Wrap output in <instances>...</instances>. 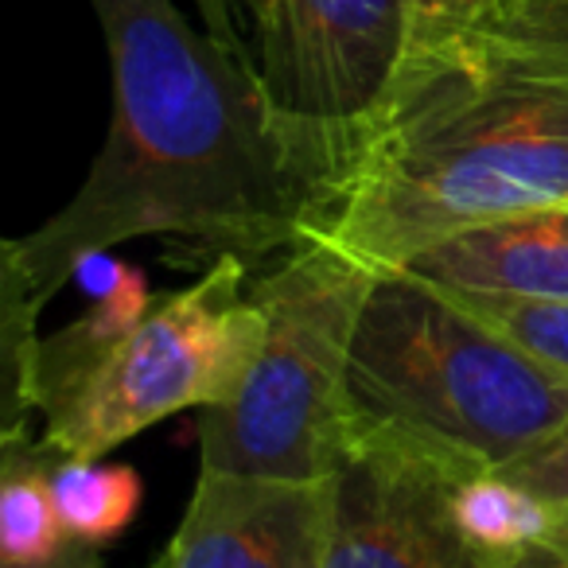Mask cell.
<instances>
[{
  "instance_id": "obj_6",
  "label": "cell",
  "mask_w": 568,
  "mask_h": 568,
  "mask_svg": "<svg viewBox=\"0 0 568 568\" xmlns=\"http://www.w3.org/2000/svg\"><path fill=\"white\" fill-rule=\"evenodd\" d=\"M413 0H257L250 55L268 102L351 136L402 63Z\"/></svg>"
},
{
  "instance_id": "obj_16",
  "label": "cell",
  "mask_w": 568,
  "mask_h": 568,
  "mask_svg": "<svg viewBox=\"0 0 568 568\" xmlns=\"http://www.w3.org/2000/svg\"><path fill=\"white\" fill-rule=\"evenodd\" d=\"M503 568H568V514H552L549 526Z\"/></svg>"
},
{
  "instance_id": "obj_7",
  "label": "cell",
  "mask_w": 568,
  "mask_h": 568,
  "mask_svg": "<svg viewBox=\"0 0 568 568\" xmlns=\"http://www.w3.org/2000/svg\"><path fill=\"white\" fill-rule=\"evenodd\" d=\"M479 471L386 428H355L332 479L324 568H503L467 537L456 490Z\"/></svg>"
},
{
  "instance_id": "obj_18",
  "label": "cell",
  "mask_w": 568,
  "mask_h": 568,
  "mask_svg": "<svg viewBox=\"0 0 568 568\" xmlns=\"http://www.w3.org/2000/svg\"><path fill=\"white\" fill-rule=\"evenodd\" d=\"M413 4H420V0H413Z\"/></svg>"
},
{
  "instance_id": "obj_2",
  "label": "cell",
  "mask_w": 568,
  "mask_h": 568,
  "mask_svg": "<svg viewBox=\"0 0 568 568\" xmlns=\"http://www.w3.org/2000/svg\"><path fill=\"white\" fill-rule=\"evenodd\" d=\"M568 203V0H420L351 129L332 234L402 268L459 230Z\"/></svg>"
},
{
  "instance_id": "obj_14",
  "label": "cell",
  "mask_w": 568,
  "mask_h": 568,
  "mask_svg": "<svg viewBox=\"0 0 568 568\" xmlns=\"http://www.w3.org/2000/svg\"><path fill=\"white\" fill-rule=\"evenodd\" d=\"M495 475L534 495L552 514H568V417L549 436H541L534 448L498 467Z\"/></svg>"
},
{
  "instance_id": "obj_17",
  "label": "cell",
  "mask_w": 568,
  "mask_h": 568,
  "mask_svg": "<svg viewBox=\"0 0 568 568\" xmlns=\"http://www.w3.org/2000/svg\"><path fill=\"white\" fill-rule=\"evenodd\" d=\"M0 568H105V560L98 557V545L67 541L63 549L48 560H36V565H0ZM149 568H156V560H152Z\"/></svg>"
},
{
  "instance_id": "obj_5",
  "label": "cell",
  "mask_w": 568,
  "mask_h": 568,
  "mask_svg": "<svg viewBox=\"0 0 568 568\" xmlns=\"http://www.w3.org/2000/svg\"><path fill=\"white\" fill-rule=\"evenodd\" d=\"M261 339L265 312L253 296V268L222 257L152 304L102 366L40 420V444L55 456L102 459L172 413L226 405Z\"/></svg>"
},
{
  "instance_id": "obj_15",
  "label": "cell",
  "mask_w": 568,
  "mask_h": 568,
  "mask_svg": "<svg viewBox=\"0 0 568 568\" xmlns=\"http://www.w3.org/2000/svg\"><path fill=\"white\" fill-rule=\"evenodd\" d=\"M257 0H195L203 28L237 55H250V24ZM253 59V55H250Z\"/></svg>"
},
{
  "instance_id": "obj_1",
  "label": "cell",
  "mask_w": 568,
  "mask_h": 568,
  "mask_svg": "<svg viewBox=\"0 0 568 568\" xmlns=\"http://www.w3.org/2000/svg\"><path fill=\"white\" fill-rule=\"evenodd\" d=\"M110 51L113 118L71 203L0 245V371L40 343L51 296L90 257L156 237L172 265L250 268L332 226L347 136L268 102L250 55L195 28L175 0H90Z\"/></svg>"
},
{
  "instance_id": "obj_12",
  "label": "cell",
  "mask_w": 568,
  "mask_h": 568,
  "mask_svg": "<svg viewBox=\"0 0 568 568\" xmlns=\"http://www.w3.org/2000/svg\"><path fill=\"white\" fill-rule=\"evenodd\" d=\"M456 510L467 537L487 552L490 560L506 565L518 549H526L537 534L552 521V510L534 495L518 490L495 471H479L459 483Z\"/></svg>"
},
{
  "instance_id": "obj_8",
  "label": "cell",
  "mask_w": 568,
  "mask_h": 568,
  "mask_svg": "<svg viewBox=\"0 0 568 568\" xmlns=\"http://www.w3.org/2000/svg\"><path fill=\"white\" fill-rule=\"evenodd\" d=\"M332 479L304 483L199 467L187 514L156 568H324Z\"/></svg>"
},
{
  "instance_id": "obj_11",
  "label": "cell",
  "mask_w": 568,
  "mask_h": 568,
  "mask_svg": "<svg viewBox=\"0 0 568 568\" xmlns=\"http://www.w3.org/2000/svg\"><path fill=\"white\" fill-rule=\"evenodd\" d=\"M51 495L71 541L105 545L133 526L144 487L129 464L59 456L51 464Z\"/></svg>"
},
{
  "instance_id": "obj_3",
  "label": "cell",
  "mask_w": 568,
  "mask_h": 568,
  "mask_svg": "<svg viewBox=\"0 0 568 568\" xmlns=\"http://www.w3.org/2000/svg\"><path fill=\"white\" fill-rule=\"evenodd\" d=\"M351 409L355 428H386L464 471H498L568 417V378L452 288L378 268L351 347Z\"/></svg>"
},
{
  "instance_id": "obj_13",
  "label": "cell",
  "mask_w": 568,
  "mask_h": 568,
  "mask_svg": "<svg viewBox=\"0 0 568 568\" xmlns=\"http://www.w3.org/2000/svg\"><path fill=\"white\" fill-rule=\"evenodd\" d=\"M448 288V284H444ZM483 324L495 327L503 339L526 351L549 374L568 378V301H541V296H495L452 288Z\"/></svg>"
},
{
  "instance_id": "obj_4",
  "label": "cell",
  "mask_w": 568,
  "mask_h": 568,
  "mask_svg": "<svg viewBox=\"0 0 568 568\" xmlns=\"http://www.w3.org/2000/svg\"><path fill=\"white\" fill-rule=\"evenodd\" d=\"M378 268L316 230L253 273L265 339L226 405L199 409V467L332 479L355 448L351 347Z\"/></svg>"
},
{
  "instance_id": "obj_10",
  "label": "cell",
  "mask_w": 568,
  "mask_h": 568,
  "mask_svg": "<svg viewBox=\"0 0 568 568\" xmlns=\"http://www.w3.org/2000/svg\"><path fill=\"white\" fill-rule=\"evenodd\" d=\"M55 459L40 436L0 440V565H36L71 541L51 495Z\"/></svg>"
},
{
  "instance_id": "obj_9",
  "label": "cell",
  "mask_w": 568,
  "mask_h": 568,
  "mask_svg": "<svg viewBox=\"0 0 568 568\" xmlns=\"http://www.w3.org/2000/svg\"><path fill=\"white\" fill-rule=\"evenodd\" d=\"M402 268L448 288L568 301V203L459 230L420 250Z\"/></svg>"
}]
</instances>
